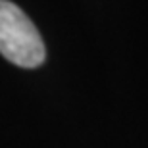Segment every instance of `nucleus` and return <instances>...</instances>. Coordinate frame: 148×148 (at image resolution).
<instances>
[{"instance_id":"1","label":"nucleus","mask_w":148,"mask_h":148,"mask_svg":"<svg viewBox=\"0 0 148 148\" xmlns=\"http://www.w3.org/2000/svg\"><path fill=\"white\" fill-rule=\"evenodd\" d=\"M0 54L25 69L38 67L46 58V48L35 23L19 6L8 0H0Z\"/></svg>"}]
</instances>
